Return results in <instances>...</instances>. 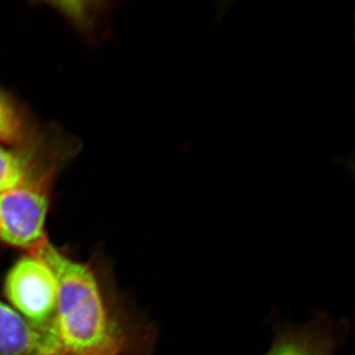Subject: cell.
Returning <instances> with one entry per match:
<instances>
[{
	"mask_svg": "<svg viewBox=\"0 0 355 355\" xmlns=\"http://www.w3.org/2000/svg\"><path fill=\"white\" fill-rule=\"evenodd\" d=\"M35 252L58 279L51 333L58 355H153L155 331L119 305L92 263L72 258L49 239Z\"/></svg>",
	"mask_w": 355,
	"mask_h": 355,
	"instance_id": "6da1fadb",
	"label": "cell"
},
{
	"mask_svg": "<svg viewBox=\"0 0 355 355\" xmlns=\"http://www.w3.org/2000/svg\"><path fill=\"white\" fill-rule=\"evenodd\" d=\"M77 150L78 144L55 128L30 146L0 144V191L55 184Z\"/></svg>",
	"mask_w": 355,
	"mask_h": 355,
	"instance_id": "7a4b0ae2",
	"label": "cell"
},
{
	"mask_svg": "<svg viewBox=\"0 0 355 355\" xmlns=\"http://www.w3.org/2000/svg\"><path fill=\"white\" fill-rule=\"evenodd\" d=\"M3 291L9 305L28 323L39 330H51L58 309V279L38 252L25 253L10 266Z\"/></svg>",
	"mask_w": 355,
	"mask_h": 355,
	"instance_id": "3957f363",
	"label": "cell"
},
{
	"mask_svg": "<svg viewBox=\"0 0 355 355\" xmlns=\"http://www.w3.org/2000/svg\"><path fill=\"white\" fill-rule=\"evenodd\" d=\"M53 183L0 191V243L32 253L46 240Z\"/></svg>",
	"mask_w": 355,
	"mask_h": 355,
	"instance_id": "277c9868",
	"label": "cell"
},
{
	"mask_svg": "<svg viewBox=\"0 0 355 355\" xmlns=\"http://www.w3.org/2000/svg\"><path fill=\"white\" fill-rule=\"evenodd\" d=\"M347 331V324L326 316L286 324L275 333L263 355H338Z\"/></svg>",
	"mask_w": 355,
	"mask_h": 355,
	"instance_id": "5b68a950",
	"label": "cell"
},
{
	"mask_svg": "<svg viewBox=\"0 0 355 355\" xmlns=\"http://www.w3.org/2000/svg\"><path fill=\"white\" fill-rule=\"evenodd\" d=\"M0 355H58V347L51 330L35 328L0 300Z\"/></svg>",
	"mask_w": 355,
	"mask_h": 355,
	"instance_id": "8992f818",
	"label": "cell"
},
{
	"mask_svg": "<svg viewBox=\"0 0 355 355\" xmlns=\"http://www.w3.org/2000/svg\"><path fill=\"white\" fill-rule=\"evenodd\" d=\"M48 132L40 127L31 114L0 88V144L20 147L38 141Z\"/></svg>",
	"mask_w": 355,
	"mask_h": 355,
	"instance_id": "52a82bcc",
	"label": "cell"
},
{
	"mask_svg": "<svg viewBox=\"0 0 355 355\" xmlns=\"http://www.w3.org/2000/svg\"><path fill=\"white\" fill-rule=\"evenodd\" d=\"M53 6L84 34L92 33L99 26L98 23L101 18L103 9L101 7L96 8L95 3H93L92 7H88L89 3L84 2V7L81 2H58L53 3Z\"/></svg>",
	"mask_w": 355,
	"mask_h": 355,
	"instance_id": "ba28073f",
	"label": "cell"
}]
</instances>
